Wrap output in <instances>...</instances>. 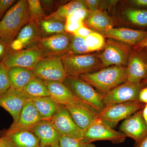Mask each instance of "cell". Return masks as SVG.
Listing matches in <instances>:
<instances>
[{"instance_id":"15","label":"cell","mask_w":147,"mask_h":147,"mask_svg":"<svg viewBox=\"0 0 147 147\" xmlns=\"http://www.w3.org/2000/svg\"><path fill=\"white\" fill-rule=\"evenodd\" d=\"M119 129L127 137L139 144L147 135V124L142 115V109L125 119Z\"/></svg>"},{"instance_id":"21","label":"cell","mask_w":147,"mask_h":147,"mask_svg":"<svg viewBox=\"0 0 147 147\" xmlns=\"http://www.w3.org/2000/svg\"><path fill=\"white\" fill-rule=\"evenodd\" d=\"M43 82L50 92V96L59 104L67 105L85 103L76 97L63 82L47 81Z\"/></svg>"},{"instance_id":"44","label":"cell","mask_w":147,"mask_h":147,"mask_svg":"<svg viewBox=\"0 0 147 147\" xmlns=\"http://www.w3.org/2000/svg\"><path fill=\"white\" fill-rule=\"evenodd\" d=\"M146 48H147V37L142 42L132 47V49L135 51H139Z\"/></svg>"},{"instance_id":"29","label":"cell","mask_w":147,"mask_h":147,"mask_svg":"<svg viewBox=\"0 0 147 147\" xmlns=\"http://www.w3.org/2000/svg\"><path fill=\"white\" fill-rule=\"evenodd\" d=\"M82 9H88L84 0H74L67 2L58 8L55 12L48 16L57 18L65 24L66 20L68 16L76 10Z\"/></svg>"},{"instance_id":"5","label":"cell","mask_w":147,"mask_h":147,"mask_svg":"<svg viewBox=\"0 0 147 147\" xmlns=\"http://www.w3.org/2000/svg\"><path fill=\"white\" fill-rule=\"evenodd\" d=\"M144 105L139 101H129L107 105L99 113L98 119L114 128L120 121L142 110Z\"/></svg>"},{"instance_id":"6","label":"cell","mask_w":147,"mask_h":147,"mask_svg":"<svg viewBox=\"0 0 147 147\" xmlns=\"http://www.w3.org/2000/svg\"><path fill=\"white\" fill-rule=\"evenodd\" d=\"M31 70L36 77L43 81L63 82L67 76L61 57L57 56L43 57Z\"/></svg>"},{"instance_id":"48","label":"cell","mask_w":147,"mask_h":147,"mask_svg":"<svg viewBox=\"0 0 147 147\" xmlns=\"http://www.w3.org/2000/svg\"><path fill=\"white\" fill-rule=\"evenodd\" d=\"M142 83H143V84H146V85H147V79L143 80V81L142 82Z\"/></svg>"},{"instance_id":"43","label":"cell","mask_w":147,"mask_h":147,"mask_svg":"<svg viewBox=\"0 0 147 147\" xmlns=\"http://www.w3.org/2000/svg\"><path fill=\"white\" fill-rule=\"evenodd\" d=\"M139 101L144 104L147 103V85L139 92Z\"/></svg>"},{"instance_id":"47","label":"cell","mask_w":147,"mask_h":147,"mask_svg":"<svg viewBox=\"0 0 147 147\" xmlns=\"http://www.w3.org/2000/svg\"><path fill=\"white\" fill-rule=\"evenodd\" d=\"M137 147H147V135L139 144H137Z\"/></svg>"},{"instance_id":"12","label":"cell","mask_w":147,"mask_h":147,"mask_svg":"<svg viewBox=\"0 0 147 147\" xmlns=\"http://www.w3.org/2000/svg\"><path fill=\"white\" fill-rule=\"evenodd\" d=\"M43 57L37 45L29 49L10 52L3 61V63L7 69L21 67L31 70Z\"/></svg>"},{"instance_id":"46","label":"cell","mask_w":147,"mask_h":147,"mask_svg":"<svg viewBox=\"0 0 147 147\" xmlns=\"http://www.w3.org/2000/svg\"><path fill=\"white\" fill-rule=\"evenodd\" d=\"M142 115L147 124V103L145 104L144 108L142 109Z\"/></svg>"},{"instance_id":"35","label":"cell","mask_w":147,"mask_h":147,"mask_svg":"<svg viewBox=\"0 0 147 147\" xmlns=\"http://www.w3.org/2000/svg\"><path fill=\"white\" fill-rule=\"evenodd\" d=\"M91 13L88 9H78L67 18L65 24L84 21L90 16Z\"/></svg>"},{"instance_id":"9","label":"cell","mask_w":147,"mask_h":147,"mask_svg":"<svg viewBox=\"0 0 147 147\" xmlns=\"http://www.w3.org/2000/svg\"><path fill=\"white\" fill-rule=\"evenodd\" d=\"M50 121L61 136L81 140L83 139V130L74 121L65 105L59 104Z\"/></svg>"},{"instance_id":"25","label":"cell","mask_w":147,"mask_h":147,"mask_svg":"<svg viewBox=\"0 0 147 147\" xmlns=\"http://www.w3.org/2000/svg\"><path fill=\"white\" fill-rule=\"evenodd\" d=\"M65 23L49 16L38 23L40 38H45L58 34L65 32Z\"/></svg>"},{"instance_id":"37","label":"cell","mask_w":147,"mask_h":147,"mask_svg":"<svg viewBox=\"0 0 147 147\" xmlns=\"http://www.w3.org/2000/svg\"><path fill=\"white\" fill-rule=\"evenodd\" d=\"M16 2L15 0H0V21Z\"/></svg>"},{"instance_id":"7","label":"cell","mask_w":147,"mask_h":147,"mask_svg":"<svg viewBox=\"0 0 147 147\" xmlns=\"http://www.w3.org/2000/svg\"><path fill=\"white\" fill-rule=\"evenodd\" d=\"M131 47L111 38L105 40L104 50L98 55L104 68L114 65L127 66Z\"/></svg>"},{"instance_id":"8","label":"cell","mask_w":147,"mask_h":147,"mask_svg":"<svg viewBox=\"0 0 147 147\" xmlns=\"http://www.w3.org/2000/svg\"><path fill=\"white\" fill-rule=\"evenodd\" d=\"M126 137L122 132L116 131L98 118L83 130V139L81 140L86 143L104 140L113 144H120L124 142Z\"/></svg>"},{"instance_id":"17","label":"cell","mask_w":147,"mask_h":147,"mask_svg":"<svg viewBox=\"0 0 147 147\" xmlns=\"http://www.w3.org/2000/svg\"><path fill=\"white\" fill-rule=\"evenodd\" d=\"M102 35L104 37L117 40L133 47L147 37V30L113 28Z\"/></svg>"},{"instance_id":"31","label":"cell","mask_w":147,"mask_h":147,"mask_svg":"<svg viewBox=\"0 0 147 147\" xmlns=\"http://www.w3.org/2000/svg\"><path fill=\"white\" fill-rule=\"evenodd\" d=\"M29 21L38 23L47 16L39 0H28Z\"/></svg>"},{"instance_id":"19","label":"cell","mask_w":147,"mask_h":147,"mask_svg":"<svg viewBox=\"0 0 147 147\" xmlns=\"http://www.w3.org/2000/svg\"><path fill=\"white\" fill-rule=\"evenodd\" d=\"M30 130L39 139L41 147H59L61 135L50 120H42Z\"/></svg>"},{"instance_id":"26","label":"cell","mask_w":147,"mask_h":147,"mask_svg":"<svg viewBox=\"0 0 147 147\" xmlns=\"http://www.w3.org/2000/svg\"><path fill=\"white\" fill-rule=\"evenodd\" d=\"M30 99L33 102L42 120H50L59 105L51 96Z\"/></svg>"},{"instance_id":"49","label":"cell","mask_w":147,"mask_h":147,"mask_svg":"<svg viewBox=\"0 0 147 147\" xmlns=\"http://www.w3.org/2000/svg\"><path fill=\"white\" fill-rule=\"evenodd\" d=\"M45 147H52V146H46Z\"/></svg>"},{"instance_id":"11","label":"cell","mask_w":147,"mask_h":147,"mask_svg":"<svg viewBox=\"0 0 147 147\" xmlns=\"http://www.w3.org/2000/svg\"><path fill=\"white\" fill-rule=\"evenodd\" d=\"M146 85L142 83L136 84L126 81L104 94L105 106L129 101H139V92Z\"/></svg>"},{"instance_id":"4","label":"cell","mask_w":147,"mask_h":147,"mask_svg":"<svg viewBox=\"0 0 147 147\" xmlns=\"http://www.w3.org/2000/svg\"><path fill=\"white\" fill-rule=\"evenodd\" d=\"M61 59L67 76H79L82 74L93 73L104 68L98 55L68 54Z\"/></svg>"},{"instance_id":"30","label":"cell","mask_w":147,"mask_h":147,"mask_svg":"<svg viewBox=\"0 0 147 147\" xmlns=\"http://www.w3.org/2000/svg\"><path fill=\"white\" fill-rule=\"evenodd\" d=\"M84 39L91 53L104 49L105 44V37L98 33L93 32L84 38Z\"/></svg>"},{"instance_id":"22","label":"cell","mask_w":147,"mask_h":147,"mask_svg":"<svg viewBox=\"0 0 147 147\" xmlns=\"http://www.w3.org/2000/svg\"><path fill=\"white\" fill-rule=\"evenodd\" d=\"M1 137H5L13 147H41L39 139L30 130H3Z\"/></svg>"},{"instance_id":"34","label":"cell","mask_w":147,"mask_h":147,"mask_svg":"<svg viewBox=\"0 0 147 147\" xmlns=\"http://www.w3.org/2000/svg\"><path fill=\"white\" fill-rule=\"evenodd\" d=\"M66 1H53V0H42L40 1V3L47 16L50 15L67 2Z\"/></svg>"},{"instance_id":"32","label":"cell","mask_w":147,"mask_h":147,"mask_svg":"<svg viewBox=\"0 0 147 147\" xmlns=\"http://www.w3.org/2000/svg\"><path fill=\"white\" fill-rule=\"evenodd\" d=\"M91 53L85 42L84 38L72 34L69 54L85 55Z\"/></svg>"},{"instance_id":"2","label":"cell","mask_w":147,"mask_h":147,"mask_svg":"<svg viewBox=\"0 0 147 147\" xmlns=\"http://www.w3.org/2000/svg\"><path fill=\"white\" fill-rule=\"evenodd\" d=\"M29 21L28 0L17 1L0 21V38L9 45Z\"/></svg>"},{"instance_id":"23","label":"cell","mask_w":147,"mask_h":147,"mask_svg":"<svg viewBox=\"0 0 147 147\" xmlns=\"http://www.w3.org/2000/svg\"><path fill=\"white\" fill-rule=\"evenodd\" d=\"M83 22L86 26L101 34L113 28L114 26L112 18L105 11L97 10L92 12Z\"/></svg>"},{"instance_id":"16","label":"cell","mask_w":147,"mask_h":147,"mask_svg":"<svg viewBox=\"0 0 147 147\" xmlns=\"http://www.w3.org/2000/svg\"><path fill=\"white\" fill-rule=\"evenodd\" d=\"M27 99L23 92L10 88L0 94V107L10 114L13 118V123L18 121Z\"/></svg>"},{"instance_id":"13","label":"cell","mask_w":147,"mask_h":147,"mask_svg":"<svg viewBox=\"0 0 147 147\" xmlns=\"http://www.w3.org/2000/svg\"><path fill=\"white\" fill-rule=\"evenodd\" d=\"M147 53L145 49L139 51L132 50L127 65V80L139 84L147 79Z\"/></svg>"},{"instance_id":"28","label":"cell","mask_w":147,"mask_h":147,"mask_svg":"<svg viewBox=\"0 0 147 147\" xmlns=\"http://www.w3.org/2000/svg\"><path fill=\"white\" fill-rule=\"evenodd\" d=\"M124 18L127 23L138 28L147 27V9L129 7L123 12Z\"/></svg>"},{"instance_id":"18","label":"cell","mask_w":147,"mask_h":147,"mask_svg":"<svg viewBox=\"0 0 147 147\" xmlns=\"http://www.w3.org/2000/svg\"><path fill=\"white\" fill-rule=\"evenodd\" d=\"M65 106L74 121L83 130L98 118L99 113L86 103Z\"/></svg>"},{"instance_id":"1","label":"cell","mask_w":147,"mask_h":147,"mask_svg":"<svg viewBox=\"0 0 147 147\" xmlns=\"http://www.w3.org/2000/svg\"><path fill=\"white\" fill-rule=\"evenodd\" d=\"M79 77L104 95L127 80V66H111Z\"/></svg>"},{"instance_id":"38","label":"cell","mask_w":147,"mask_h":147,"mask_svg":"<svg viewBox=\"0 0 147 147\" xmlns=\"http://www.w3.org/2000/svg\"><path fill=\"white\" fill-rule=\"evenodd\" d=\"M10 52L9 45L0 38V63L3 62Z\"/></svg>"},{"instance_id":"41","label":"cell","mask_w":147,"mask_h":147,"mask_svg":"<svg viewBox=\"0 0 147 147\" xmlns=\"http://www.w3.org/2000/svg\"><path fill=\"white\" fill-rule=\"evenodd\" d=\"M87 8L91 13L98 10L99 1L98 0H84Z\"/></svg>"},{"instance_id":"45","label":"cell","mask_w":147,"mask_h":147,"mask_svg":"<svg viewBox=\"0 0 147 147\" xmlns=\"http://www.w3.org/2000/svg\"><path fill=\"white\" fill-rule=\"evenodd\" d=\"M0 147H13L10 142L4 137H0Z\"/></svg>"},{"instance_id":"27","label":"cell","mask_w":147,"mask_h":147,"mask_svg":"<svg viewBox=\"0 0 147 147\" xmlns=\"http://www.w3.org/2000/svg\"><path fill=\"white\" fill-rule=\"evenodd\" d=\"M22 92L28 98L50 96V92L43 80L36 76L24 87Z\"/></svg>"},{"instance_id":"39","label":"cell","mask_w":147,"mask_h":147,"mask_svg":"<svg viewBox=\"0 0 147 147\" xmlns=\"http://www.w3.org/2000/svg\"><path fill=\"white\" fill-rule=\"evenodd\" d=\"M84 25H85L83 21L65 24V32L68 33L72 34L78 29Z\"/></svg>"},{"instance_id":"42","label":"cell","mask_w":147,"mask_h":147,"mask_svg":"<svg viewBox=\"0 0 147 147\" xmlns=\"http://www.w3.org/2000/svg\"><path fill=\"white\" fill-rule=\"evenodd\" d=\"M131 7L134 8L147 9V0H131L128 1Z\"/></svg>"},{"instance_id":"20","label":"cell","mask_w":147,"mask_h":147,"mask_svg":"<svg viewBox=\"0 0 147 147\" xmlns=\"http://www.w3.org/2000/svg\"><path fill=\"white\" fill-rule=\"evenodd\" d=\"M42 119L33 102L31 99L27 98L17 122L12 123L9 129L11 130H31Z\"/></svg>"},{"instance_id":"14","label":"cell","mask_w":147,"mask_h":147,"mask_svg":"<svg viewBox=\"0 0 147 147\" xmlns=\"http://www.w3.org/2000/svg\"><path fill=\"white\" fill-rule=\"evenodd\" d=\"M40 39L38 23L29 21L11 42L9 49L13 52L32 48L37 46Z\"/></svg>"},{"instance_id":"24","label":"cell","mask_w":147,"mask_h":147,"mask_svg":"<svg viewBox=\"0 0 147 147\" xmlns=\"http://www.w3.org/2000/svg\"><path fill=\"white\" fill-rule=\"evenodd\" d=\"M8 76L10 88L22 91L32 79L35 77L30 69L21 67L8 69Z\"/></svg>"},{"instance_id":"40","label":"cell","mask_w":147,"mask_h":147,"mask_svg":"<svg viewBox=\"0 0 147 147\" xmlns=\"http://www.w3.org/2000/svg\"><path fill=\"white\" fill-rule=\"evenodd\" d=\"M93 32L94 31H93L92 30L89 28L84 25L78 29L72 34L76 36L85 38Z\"/></svg>"},{"instance_id":"33","label":"cell","mask_w":147,"mask_h":147,"mask_svg":"<svg viewBox=\"0 0 147 147\" xmlns=\"http://www.w3.org/2000/svg\"><path fill=\"white\" fill-rule=\"evenodd\" d=\"M59 147H96L92 143H86L82 140L61 136Z\"/></svg>"},{"instance_id":"10","label":"cell","mask_w":147,"mask_h":147,"mask_svg":"<svg viewBox=\"0 0 147 147\" xmlns=\"http://www.w3.org/2000/svg\"><path fill=\"white\" fill-rule=\"evenodd\" d=\"M72 34L65 32L40 38L38 46L44 57L57 56L62 57L69 54Z\"/></svg>"},{"instance_id":"3","label":"cell","mask_w":147,"mask_h":147,"mask_svg":"<svg viewBox=\"0 0 147 147\" xmlns=\"http://www.w3.org/2000/svg\"><path fill=\"white\" fill-rule=\"evenodd\" d=\"M63 83L76 97L98 113L106 107L104 95L97 91L79 76H67Z\"/></svg>"},{"instance_id":"36","label":"cell","mask_w":147,"mask_h":147,"mask_svg":"<svg viewBox=\"0 0 147 147\" xmlns=\"http://www.w3.org/2000/svg\"><path fill=\"white\" fill-rule=\"evenodd\" d=\"M7 71L8 69L3 62L0 63V94L7 91L10 88Z\"/></svg>"},{"instance_id":"50","label":"cell","mask_w":147,"mask_h":147,"mask_svg":"<svg viewBox=\"0 0 147 147\" xmlns=\"http://www.w3.org/2000/svg\"><path fill=\"white\" fill-rule=\"evenodd\" d=\"M146 67H147V64L146 65Z\"/></svg>"}]
</instances>
